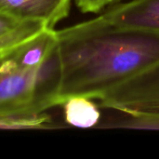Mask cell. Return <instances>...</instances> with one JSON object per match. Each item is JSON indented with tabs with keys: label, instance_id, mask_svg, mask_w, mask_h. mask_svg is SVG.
<instances>
[{
	"label": "cell",
	"instance_id": "1",
	"mask_svg": "<svg viewBox=\"0 0 159 159\" xmlns=\"http://www.w3.org/2000/svg\"><path fill=\"white\" fill-rule=\"evenodd\" d=\"M61 62L59 104L74 96L101 99L159 63V31L99 17L56 31Z\"/></svg>",
	"mask_w": 159,
	"mask_h": 159
},
{
	"label": "cell",
	"instance_id": "5",
	"mask_svg": "<svg viewBox=\"0 0 159 159\" xmlns=\"http://www.w3.org/2000/svg\"><path fill=\"white\" fill-rule=\"evenodd\" d=\"M102 16L118 26L159 31V0H130L114 6Z\"/></svg>",
	"mask_w": 159,
	"mask_h": 159
},
{
	"label": "cell",
	"instance_id": "4",
	"mask_svg": "<svg viewBox=\"0 0 159 159\" xmlns=\"http://www.w3.org/2000/svg\"><path fill=\"white\" fill-rule=\"evenodd\" d=\"M73 0H0V14L12 19L44 22L48 28L65 19Z\"/></svg>",
	"mask_w": 159,
	"mask_h": 159
},
{
	"label": "cell",
	"instance_id": "6",
	"mask_svg": "<svg viewBox=\"0 0 159 159\" xmlns=\"http://www.w3.org/2000/svg\"><path fill=\"white\" fill-rule=\"evenodd\" d=\"M65 122L75 128H96L102 120L99 106L92 99L83 96H74L62 104Z\"/></svg>",
	"mask_w": 159,
	"mask_h": 159
},
{
	"label": "cell",
	"instance_id": "7",
	"mask_svg": "<svg viewBox=\"0 0 159 159\" xmlns=\"http://www.w3.org/2000/svg\"><path fill=\"white\" fill-rule=\"evenodd\" d=\"M55 127L51 118L45 113L36 116L0 119V129H45Z\"/></svg>",
	"mask_w": 159,
	"mask_h": 159
},
{
	"label": "cell",
	"instance_id": "3",
	"mask_svg": "<svg viewBox=\"0 0 159 159\" xmlns=\"http://www.w3.org/2000/svg\"><path fill=\"white\" fill-rule=\"evenodd\" d=\"M100 106L119 113L159 117V63L113 89Z\"/></svg>",
	"mask_w": 159,
	"mask_h": 159
},
{
	"label": "cell",
	"instance_id": "10",
	"mask_svg": "<svg viewBox=\"0 0 159 159\" xmlns=\"http://www.w3.org/2000/svg\"><path fill=\"white\" fill-rule=\"evenodd\" d=\"M29 21H33V20L20 21L0 14V38L17 31L18 29H20Z\"/></svg>",
	"mask_w": 159,
	"mask_h": 159
},
{
	"label": "cell",
	"instance_id": "8",
	"mask_svg": "<svg viewBox=\"0 0 159 159\" xmlns=\"http://www.w3.org/2000/svg\"><path fill=\"white\" fill-rule=\"evenodd\" d=\"M48 27L42 21L33 20L24 24L17 31L0 38V52H3L14 46H17L34 35L38 34ZM51 29V28H49Z\"/></svg>",
	"mask_w": 159,
	"mask_h": 159
},
{
	"label": "cell",
	"instance_id": "2",
	"mask_svg": "<svg viewBox=\"0 0 159 159\" xmlns=\"http://www.w3.org/2000/svg\"><path fill=\"white\" fill-rule=\"evenodd\" d=\"M61 86L54 29L0 52V119L36 116L60 105Z\"/></svg>",
	"mask_w": 159,
	"mask_h": 159
},
{
	"label": "cell",
	"instance_id": "9",
	"mask_svg": "<svg viewBox=\"0 0 159 159\" xmlns=\"http://www.w3.org/2000/svg\"><path fill=\"white\" fill-rule=\"evenodd\" d=\"M76 7L83 13H100L107 6L121 0H74Z\"/></svg>",
	"mask_w": 159,
	"mask_h": 159
}]
</instances>
